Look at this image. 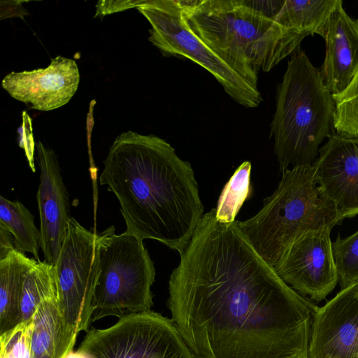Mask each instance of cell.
Wrapping results in <instances>:
<instances>
[{"mask_svg":"<svg viewBox=\"0 0 358 358\" xmlns=\"http://www.w3.org/2000/svg\"><path fill=\"white\" fill-rule=\"evenodd\" d=\"M169 281L166 305L194 358H309L318 306L257 253L237 220L203 214Z\"/></svg>","mask_w":358,"mask_h":358,"instance_id":"6da1fadb","label":"cell"},{"mask_svg":"<svg viewBox=\"0 0 358 358\" xmlns=\"http://www.w3.org/2000/svg\"><path fill=\"white\" fill-rule=\"evenodd\" d=\"M103 164L99 182L117 199L125 231L181 253L204 210L190 163L165 140L129 131L115 138Z\"/></svg>","mask_w":358,"mask_h":358,"instance_id":"7a4b0ae2","label":"cell"},{"mask_svg":"<svg viewBox=\"0 0 358 358\" xmlns=\"http://www.w3.org/2000/svg\"><path fill=\"white\" fill-rule=\"evenodd\" d=\"M192 30L257 86L258 71H271L300 49L307 35L287 28L249 1L178 0Z\"/></svg>","mask_w":358,"mask_h":358,"instance_id":"3957f363","label":"cell"},{"mask_svg":"<svg viewBox=\"0 0 358 358\" xmlns=\"http://www.w3.org/2000/svg\"><path fill=\"white\" fill-rule=\"evenodd\" d=\"M335 103L320 71L297 50L288 61L276 93L271 136L281 173L312 165L319 145L334 134Z\"/></svg>","mask_w":358,"mask_h":358,"instance_id":"277c9868","label":"cell"},{"mask_svg":"<svg viewBox=\"0 0 358 358\" xmlns=\"http://www.w3.org/2000/svg\"><path fill=\"white\" fill-rule=\"evenodd\" d=\"M274 192L254 216L237 224L252 247L275 270L303 234L341 222L333 202L318 185L312 165L282 173Z\"/></svg>","mask_w":358,"mask_h":358,"instance_id":"5b68a950","label":"cell"},{"mask_svg":"<svg viewBox=\"0 0 358 358\" xmlns=\"http://www.w3.org/2000/svg\"><path fill=\"white\" fill-rule=\"evenodd\" d=\"M115 231L112 225L98 234L99 275L92 322L148 311L153 306L151 287L156 272L143 240Z\"/></svg>","mask_w":358,"mask_h":358,"instance_id":"8992f818","label":"cell"},{"mask_svg":"<svg viewBox=\"0 0 358 358\" xmlns=\"http://www.w3.org/2000/svg\"><path fill=\"white\" fill-rule=\"evenodd\" d=\"M151 25L149 41L164 55L187 58L211 73L238 103L257 107V86L245 79L233 64L211 48L186 22L178 0H143L137 8Z\"/></svg>","mask_w":358,"mask_h":358,"instance_id":"52a82bcc","label":"cell"},{"mask_svg":"<svg viewBox=\"0 0 358 358\" xmlns=\"http://www.w3.org/2000/svg\"><path fill=\"white\" fill-rule=\"evenodd\" d=\"M77 352L87 358H194L172 319L151 310L88 331Z\"/></svg>","mask_w":358,"mask_h":358,"instance_id":"ba28073f","label":"cell"},{"mask_svg":"<svg viewBox=\"0 0 358 358\" xmlns=\"http://www.w3.org/2000/svg\"><path fill=\"white\" fill-rule=\"evenodd\" d=\"M99 264L98 234L71 217L54 266L60 312L78 334L92 322Z\"/></svg>","mask_w":358,"mask_h":358,"instance_id":"9c48e42d","label":"cell"},{"mask_svg":"<svg viewBox=\"0 0 358 358\" xmlns=\"http://www.w3.org/2000/svg\"><path fill=\"white\" fill-rule=\"evenodd\" d=\"M331 229L325 228L303 234L289 247L275 268L285 282L312 301L325 299L338 282Z\"/></svg>","mask_w":358,"mask_h":358,"instance_id":"30bf717a","label":"cell"},{"mask_svg":"<svg viewBox=\"0 0 358 358\" xmlns=\"http://www.w3.org/2000/svg\"><path fill=\"white\" fill-rule=\"evenodd\" d=\"M309 358H358V280L318 307Z\"/></svg>","mask_w":358,"mask_h":358,"instance_id":"8fae6325","label":"cell"},{"mask_svg":"<svg viewBox=\"0 0 358 358\" xmlns=\"http://www.w3.org/2000/svg\"><path fill=\"white\" fill-rule=\"evenodd\" d=\"M312 164L316 181L343 220L358 215V139L334 134Z\"/></svg>","mask_w":358,"mask_h":358,"instance_id":"7c38bea8","label":"cell"},{"mask_svg":"<svg viewBox=\"0 0 358 358\" xmlns=\"http://www.w3.org/2000/svg\"><path fill=\"white\" fill-rule=\"evenodd\" d=\"M79 82L76 62L57 56L45 69L10 73L1 85L12 97L29 108L48 111L66 104L77 91Z\"/></svg>","mask_w":358,"mask_h":358,"instance_id":"4fadbf2b","label":"cell"},{"mask_svg":"<svg viewBox=\"0 0 358 358\" xmlns=\"http://www.w3.org/2000/svg\"><path fill=\"white\" fill-rule=\"evenodd\" d=\"M40 183L36 200L40 215L41 250L44 261L55 265L64 238L70 215L69 194L55 152L36 143Z\"/></svg>","mask_w":358,"mask_h":358,"instance_id":"5bb4252c","label":"cell"},{"mask_svg":"<svg viewBox=\"0 0 358 358\" xmlns=\"http://www.w3.org/2000/svg\"><path fill=\"white\" fill-rule=\"evenodd\" d=\"M324 38L326 53L320 71L335 94L343 91L358 71V19L349 16L342 1L330 16Z\"/></svg>","mask_w":358,"mask_h":358,"instance_id":"9a60e30c","label":"cell"},{"mask_svg":"<svg viewBox=\"0 0 358 358\" xmlns=\"http://www.w3.org/2000/svg\"><path fill=\"white\" fill-rule=\"evenodd\" d=\"M77 335L60 312L56 282L32 317L31 355L34 358H65L73 352Z\"/></svg>","mask_w":358,"mask_h":358,"instance_id":"2e32d148","label":"cell"},{"mask_svg":"<svg viewBox=\"0 0 358 358\" xmlns=\"http://www.w3.org/2000/svg\"><path fill=\"white\" fill-rule=\"evenodd\" d=\"M36 262L15 248L0 259V335L21 323L24 280Z\"/></svg>","mask_w":358,"mask_h":358,"instance_id":"e0dca14e","label":"cell"},{"mask_svg":"<svg viewBox=\"0 0 358 358\" xmlns=\"http://www.w3.org/2000/svg\"><path fill=\"white\" fill-rule=\"evenodd\" d=\"M341 1L286 0L274 19L290 29L324 38L330 16Z\"/></svg>","mask_w":358,"mask_h":358,"instance_id":"ac0fdd59","label":"cell"},{"mask_svg":"<svg viewBox=\"0 0 358 358\" xmlns=\"http://www.w3.org/2000/svg\"><path fill=\"white\" fill-rule=\"evenodd\" d=\"M0 227L12 234L16 250L30 252L40 260L41 234L35 224L34 216L19 201H10L0 196Z\"/></svg>","mask_w":358,"mask_h":358,"instance_id":"d6986e66","label":"cell"},{"mask_svg":"<svg viewBox=\"0 0 358 358\" xmlns=\"http://www.w3.org/2000/svg\"><path fill=\"white\" fill-rule=\"evenodd\" d=\"M251 169L250 161L243 162L224 186L215 208V217L219 222H234L244 201L250 196Z\"/></svg>","mask_w":358,"mask_h":358,"instance_id":"ffe728a7","label":"cell"},{"mask_svg":"<svg viewBox=\"0 0 358 358\" xmlns=\"http://www.w3.org/2000/svg\"><path fill=\"white\" fill-rule=\"evenodd\" d=\"M56 285L55 266L36 260L27 273L21 297V322H29L44 296Z\"/></svg>","mask_w":358,"mask_h":358,"instance_id":"44dd1931","label":"cell"},{"mask_svg":"<svg viewBox=\"0 0 358 358\" xmlns=\"http://www.w3.org/2000/svg\"><path fill=\"white\" fill-rule=\"evenodd\" d=\"M333 98L335 134L358 139V71L349 85L341 92L333 94Z\"/></svg>","mask_w":358,"mask_h":358,"instance_id":"7402d4cb","label":"cell"},{"mask_svg":"<svg viewBox=\"0 0 358 358\" xmlns=\"http://www.w3.org/2000/svg\"><path fill=\"white\" fill-rule=\"evenodd\" d=\"M332 250L341 288L358 280V230L332 242Z\"/></svg>","mask_w":358,"mask_h":358,"instance_id":"603a6c76","label":"cell"},{"mask_svg":"<svg viewBox=\"0 0 358 358\" xmlns=\"http://www.w3.org/2000/svg\"><path fill=\"white\" fill-rule=\"evenodd\" d=\"M32 320L0 335L1 358H31Z\"/></svg>","mask_w":358,"mask_h":358,"instance_id":"cb8c5ba5","label":"cell"},{"mask_svg":"<svg viewBox=\"0 0 358 358\" xmlns=\"http://www.w3.org/2000/svg\"><path fill=\"white\" fill-rule=\"evenodd\" d=\"M22 139L20 146L24 150L29 163V166L35 171L34 162V141L32 135L31 121L26 111L22 112Z\"/></svg>","mask_w":358,"mask_h":358,"instance_id":"d4e9b609","label":"cell"},{"mask_svg":"<svg viewBox=\"0 0 358 358\" xmlns=\"http://www.w3.org/2000/svg\"><path fill=\"white\" fill-rule=\"evenodd\" d=\"M142 1H99L96 6V13L94 17L104 16L131 8H138L141 4Z\"/></svg>","mask_w":358,"mask_h":358,"instance_id":"484cf974","label":"cell"},{"mask_svg":"<svg viewBox=\"0 0 358 358\" xmlns=\"http://www.w3.org/2000/svg\"><path fill=\"white\" fill-rule=\"evenodd\" d=\"M14 237L8 230L0 227V259L15 249ZM16 249V248H15Z\"/></svg>","mask_w":358,"mask_h":358,"instance_id":"4316f807","label":"cell"},{"mask_svg":"<svg viewBox=\"0 0 358 358\" xmlns=\"http://www.w3.org/2000/svg\"><path fill=\"white\" fill-rule=\"evenodd\" d=\"M65 358H87V357L76 351L75 352H71Z\"/></svg>","mask_w":358,"mask_h":358,"instance_id":"83f0119b","label":"cell"},{"mask_svg":"<svg viewBox=\"0 0 358 358\" xmlns=\"http://www.w3.org/2000/svg\"><path fill=\"white\" fill-rule=\"evenodd\" d=\"M31 358H34V357L32 356V355H31Z\"/></svg>","mask_w":358,"mask_h":358,"instance_id":"f1b7e54d","label":"cell"}]
</instances>
